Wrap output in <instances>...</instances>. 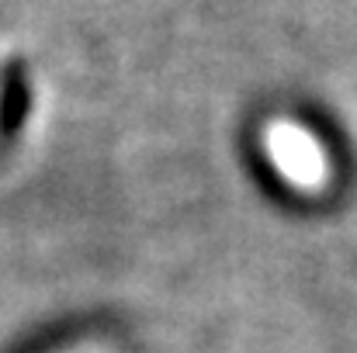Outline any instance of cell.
<instances>
[{
    "instance_id": "obj_1",
    "label": "cell",
    "mask_w": 357,
    "mask_h": 353,
    "mask_svg": "<svg viewBox=\"0 0 357 353\" xmlns=\"http://www.w3.org/2000/svg\"><path fill=\"white\" fill-rule=\"evenodd\" d=\"M267 142V156L274 163V170L305 194H319L330 184V159L319 146V139L295 125V121H274L264 135Z\"/></svg>"
},
{
    "instance_id": "obj_2",
    "label": "cell",
    "mask_w": 357,
    "mask_h": 353,
    "mask_svg": "<svg viewBox=\"0 0 357 353\" xmlns=\"http://www.w3.org/2000/svg\"><path fill=\"white\" fill-rule=\"evenodd\" d=\"M28 80H24V63L21 59H10L3 63L0 70V135H14L24 118H28Z\"/></svg>"
}]
</instances>
